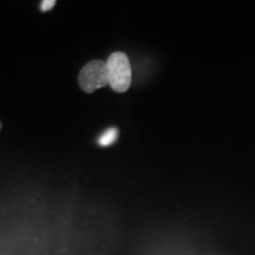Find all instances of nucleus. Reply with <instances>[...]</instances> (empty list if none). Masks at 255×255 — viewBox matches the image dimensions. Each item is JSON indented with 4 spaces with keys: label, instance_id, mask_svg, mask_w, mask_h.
Returning a JSON list of instances; mask_svg holds the SVG:
<instances>
[{
    "label": "nucleus",
    "instance_id": "3",
    "mask_svg": "<svg viewBox=\"0 0 255 255\" xmlns=\"http://www.w3.org/2000/svg\"><path fill=\"white\" fill-rule=\"evenodd\" d=\"M117 137H119V130L115 127L108 128V129L98 137L97 144L102 146V148H108V146L113 145L114 143L117 141Z\"/></svg>",
    "mask_w": 255,
    "mask_h": 255
},
{
    "label": "nucleus",
    "instance_id": "4",
    "mask_svg": "<svg viewBox=\"0 0 255 255\" xmlns=\"http://www.w3.org/2000/svg\"><path fill=\"white\" fill-rule=\"evenodd\" d=\"M55 5H56L55 0H45V1H41L40 9L44 12H47L55 7Z\"/></svg>",
    "mask_w": 255,
    "mask_h": 255
},
{
    "label": "nucleus",
    "instance_id": "1",
    "mask_svg": "<svg viewBox=\"0 0 255 255\" xmlns=\"http://www.w3.org/2000/svg\"><path fill=\"white\" fill-rule=\"evenodd\" d=\"M109 85L114 91L124 92L129 90L132 81L131 64L124 52H114L107 60Z\"/></svg>",
    "mask_w": 255,
    "mask_h": 255
},
{
    "label": "nucleus",
    "instance_id": "2",
    "mask_svg": "<svg viewBox=\"0 0 255 255\" xmlns=\"http://www.w3.org/2000/svg\"><path fill=\"white\" fill-rule=\"evenodd\" d=\"M78 83L82 90L91 94L98 89L109 84L108 78L107 62L104 60H92L85 64L78 76Z\"/></svg>",
    "mask_w": 255,
    "mask_h": 255
}]
</instances>
